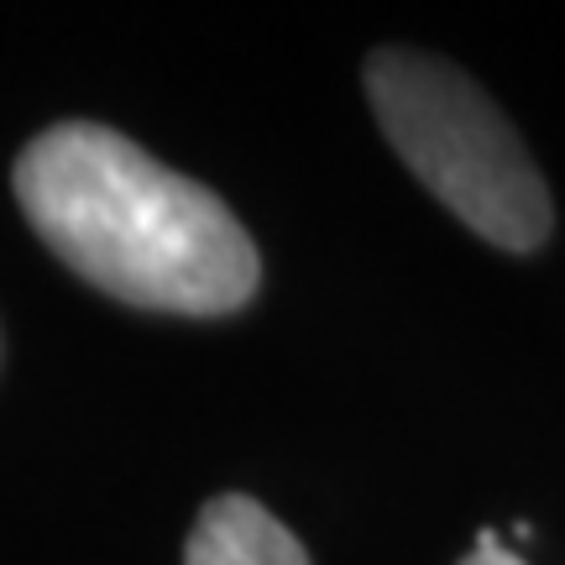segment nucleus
<instances>
[{
    "label": "nucleus",
    "mask_w": 565,
    "mask_h": 565,
    "mask_svg": "<svg viewBox=\"0 0 565 565\" xmlns=\"http://www.w3.org/2000/svg\"><path fill=\"white\" fill-rule=\"evenodd\" d=\"M11 183L42 242L121 303L204 320L252 303L263 282V257L221 194L110 126H47L21 147Z\"/></svg>",
    "instance_id": "f257e3e1"
},
{
    "label": "nucleus",
    "mask_w": 565,
    "mask_h": 565,
    "mask_svg": "<svg viewBox=\"0 0 565 565\" xmlns=\"http://www.w3.org/2000/svg\"><path fill=\"white\" fill-rule=\"evenodd\" d=\"M372 116L408 173L482 242L534 252L555 225L550 189L508 116L456 63L414 47L366 58Z\"/></svg>",
    "instance_id": "f03ea898"
},
{
    "label": "nucleus",
    "mask_w": 565,
    "mask_h": 565,
    "mask_svg": "<svg viewBox=\"0 0 565 565\" xmlns=\"http://www.w3.org/2000/svg\"><path fill=\"white\" fill-rule=\"evenodd\" d=\"M183 565H309V555L257 498L221 492L189 529Z\"/></svg>",
    "instance_id": "7ed1b4c3"
},
{
    "label": "nucleus",
    "mask_w": 565,
    "mask_h": 565,
    "mask_svg": "<svg viewBox=\"0 0 565 565\" xmlns=\"http://www.w3.org/2000/svg\"><path fill=\"white\" fill-rule=\"evenodd\" d=\"M461 565H524V561H519V555H513L492 529H482V534H477V545H471V555H466Z\"/></svg>",
    "instance_id": "20e7f679"
}]
</instances>
